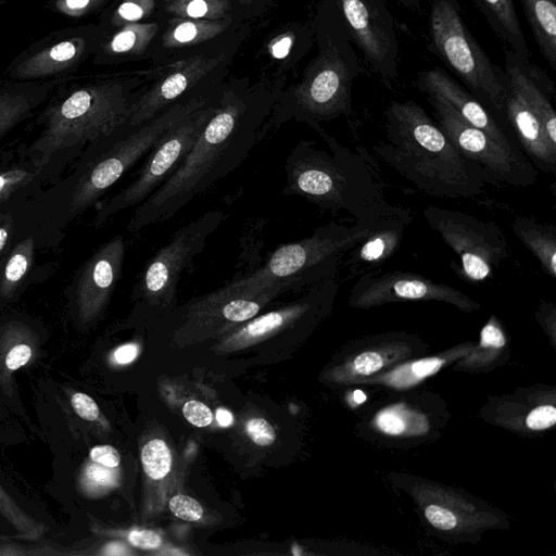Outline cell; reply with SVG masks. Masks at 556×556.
<instances>
[{
  "instance_id": "6da1fadb",
  "label": "cell",
  "mask_w": 556,
  "mask_h": 556,
  "mask_svg": "<svg viewBox=\"0 0 556 556\" xmlns=\"http://www.w3.org/2000/svg\"><path fill=\"white\" fill-rule=\"evenodd\" d=\"M274 102L239 90L219 96L190 151L175 173L139 204L127 229L138 232L175 216L182 207L238 168L260 142Z\"/></svg>"
},
{
  "instance_id": "7a4b0ae2",
  "label": "cell",
  "mask_w": 556,
  "mask_h": 556,
  "mask_svg": "<svg viewBox=\"0 0 556 556\" xmlns=\"http://www.w3.org/2000/svg\"><path fill=\"white\" fill-rule=\"evenodd\" d=\"M383 115L386 140L372 147L375 154L424 193L470 199L493 184L418 103L392 101Z\"/></svg>"
},
{
  "instance_id": "3957f363",
  "label": "cell",
  "mask_w": 556,
  "mask_h": 556,
  "mask_svg": "<svg viewBox=\"0 0 556 556\" xmlns=\"http://www.w3.org/2000/svg\"><path fill=\"white\" fill-rule=\"evenodd\" d=\"M330 151L312 140H300L285 164L286 195H296L323 210L344 211L355 222L375 223L413 212L387 201L383 188L366 160L337 141L321 126L314 129Z\"/></svg>"
},
{
  "instance_id": "277c9868",
  "label": "cell",
  "mask_w": 556,
  "mask_h": 556,
  "mask_svg": "<svg viewBox=\"0 0 556 556\" xmlns=\"http://www.w3.org/2000/svg\"><path fill=\"white\" fill-rule=\"evenodd\" d=\"M317 26L319 53L303 81L264 124L261 139L289 119L306 123L315 129L320 123L352 114V87L361 65L334 0H327L321 5Z\"/></svg>"
},
{
  "instance_id": "5b68a950",
  "label": "cell",
  "mask_w": 556,
  "mask_h": 556,
  "mask_svg": "<svg viewBox=\"0 0 556 556\" xmlns=\"http://www.w3.org/2000/svg\"><path fill=\"white\" fill-rule=\"evenodd\" d=\"M67 81L56 88L40 115L43 128L29 149L34 164L41 168L61 152L90 146L114 132L129 119L140 97L131 80L100 79L79 86H67Z\"/></svg>"
},
{
  "instance_id": "8992f818",
  "label": "cell",
  "mask_w": 556,
  "mask_h": 556,
  "mask_svg": "<svg viewBox=\"0 0 556 556\" xmlns=\"http://www.w3.org/2000/svg\"><path fill=\"white\" fill-rule=\"evenodd\" d=\"M213 97L203 93L184 98L153 118L140 124H130L127 121L108 137L90 144L88 160L71 194V217L91 207L149 153L170 127L206 104Z\"/></svg>"
},
{
  "instance_id": "52a82bcc",
  "label": "cell",
  "mask_w": 556,
  "mask_h": 556,
  "mask_svg": "<svg viewBox=\"0 0 556 556\" xmlns=\"http://www.w3.org/2000/svg\"><path fill=\"white\" fill-rule=\"evenodd\" d=\"M376 223L330 222L319 226L311 236L280 245L261 266L230 283L241 289L280 285L298 291L337 277L342 258L368 236Z\"/></svg>"
},
{
  "instance_id": "ba28073f",
  "label": "cell",
  "mask_w": 556,
  "mask_h": 556,
  "mask_svg": "<svg viewBox=\"0 0 556 556\" xmlns=\"http://www.w3.org/2000/svg\"><path fill=\"white\" fill-rule=\"evenodd\" d=\"M428 49L483 105L503 111L508 88L505 71L491 62L475 39L464 22L457 0H431Z\"/></svg>"
},
{
  "instance_id": "9c48e42d",
  "label": "cell",
  "mask_w": 556,
  "mask_h": 556,
  "mask_svg": "<svg viewBox=\"0 0 556 556\" xmlns=\"http://www.w3.org/2000/svg\"><path fill=\"white\" fill-rule=\"evenodd\" d=\"M224 219V212L208 211L177 229L153 254L132 289V298L142 312L163 314L175 307L182 271L203 252Z\"/></svg>"
},
{
  "instance_id": "30bf717a",
  "label": "cell",
  "mask_w": 556,
  "mask_h": 556,
  "mask_svg": "<svg viewBox=\"0 0 556 556\" xmlns=\"http://www.w3.org/2000/svg\"><path fill=\"white\" fill-rule=\"evenodd\" d=\"M218 98L214 96L162 136L147 154L136 178L98 208L93 219L94 227L103 226L121 211L141 204L175 173L215 111Z\"/></svg>"
},
{
  "instance_id": "8fae6325",
  "label": "cell",
  "mask_w": 556,
  "mask_h": 556,
  "mask_svg": "<svg viewBox=\"0 0 556 556\" xmlns=\"http://www.w3.org/2000/svg\"><path fill=\"white\" fill-rule=\"evenodd\" d=\"M424 216L459 258L460 276L470 282L489 279L509 256L507 240L494 222L432 205L424 210Z\"/></svg>"
},
{
  "instance_id": "7c38bea8",
  "label": "cell",
  "mask_w": 556,
  "mask_h": 556,
  "mask_svg": "<svg viewBox=\"0 0 556 556\" xmlns=\"http://www.w3.org/2000/svg\"><path fill=\"white\" fill-rule=\"evenodd\" d=\"M439 127L459 152L478 164L493 184L530 187L538 170L518 147L500 143L484 131L466 123L442 98L427 94Z\"/></svg>"
},
{
  "instance_id": "4fadbf2b",
  "label": "cell",
  "mask_w": 556,
  "mask_h": 556,
  "mask_svg": "<svg viewBox=\"0 0 556 556\" xmlns=\"http://www.w3.org/2000/svg\"><path fill=\"white\" fill-rule=\"evenodd\" d=\"M100 26L66 27L49 34L18 54L7 70L9 80L41 81L71 76L94 53L102 40Z\"/></svg>"
},
{
  "instance_id": "5bb4252c",
  "label": "cell",
  "mask_w": 556,
  "mask_h": 556,
  "mask_svg": "<svg viewBox=\"0 0 556 556\" xmlns=\"http://www.w3.org/2000/svg\"><path fill=\"white\" fill-rule=\"evenodd\" d=\"M351 39L368 68L387 86L399 78L400 49L394 18L383 0H334Z\"/></svg>"
},
{
  "instance_id": "9a60e30c",
  "label": "cell",
  "mask_w": 556,
  "mask_h": 556,
  "mask_svg": "<svg viewBox=\"0 0 556 556\" xmlns=\"http://www.w3.org/2000/svg\"><path fill=\"white\" fill-rule=\"evenodd\" d=\"M428 300L447 302L467 311L479 307V303L452 286L404 270L359 275L350 294V304L355 307H370L394 301Z\"/></svg>"
},
{
  "instance_id": "2e32d148",
  "label": "cell",
  "mask_w": 556,
  "mask_h": 556,
  "mask_svg": "<svg viewBox=\"0 0 556 556\" xmlns=\"http://www.w3.org/2000/svg\"><path fill=\"white\" fill-rule=\"evenodd\" d=\"M126 249L124 237L116 235L101 244L80 268L74 287L84 315H96L108 303L122 276Z\"/></svg>"
},
{
  "instance_id": "e0dca14e",
  "label": "cell",
  "mask_w": 556,
  "mask_h": 556,
  "mask_svg": "<svg viewBox=\"0 0 556 556\" xmlns=\"http://www.w3.org/2000/svg\"><path fill=\"white\" fill-rule=\"evenodd\" d=\"M415 85L427 94L442 98L469 125L484 131L502 144L516 147L489 110L442 68L433 67L420 72Z\"/></svg>"
},
{
  "instance_id": "ac0fdd59",
  "label": "cell",
  "mask_w": 556,
  "mask_h": 556,
  "mask_svg": "<svg viewBox=\"0 0 556 556\" xmlns=\"http://www.w3.org/2000/svg\"><path fill=\"white\" fill-rule=\"evenodd\" d=\"M503 111L529 161L534 167L554 175L556 146L551 143L539 117L509 83Z\"/></svg>"
},
{
  "instance_id": "d6986e66",
  "label": "cell",
  "mask_w": 556,
  "mask_h": 556,
  "mask_svg": "<svg viewBox=\"0 0 556 556\" xmlns=\"http://www.w3.org/2000/svg\"><path fill=\"white\" fill-rule=\"evenodd\" d=\"M218 63V59L195 58L173 72L150 90L141 94L135 103L128 119L130 124H140L184 99V94L204 78Z\"/></svg>"
},
{
  "instance_id": "ffe728a7",
  "label": "cell",
  "mask_w": 556,
  "mask_h": 556,
  "mask_svg": "<svg viewBox=\"0 0 556 556\" xmlns=\"http://www.w3.org/2000/svg\"><path fill=\"white\" fill-rule=\"evenodd\" d=\"M413 216H392L377 222L368 236L350 252L348 265L353 275L374 273L400 249L405 228Z\"/></svg>"
},
{
  "instance_id": "44dd1931",
  "label": "cell",
  "mask_w": 556,
  "mask_h": 556,
  "mask_svg": "<svg viewBox=\"0 0 556 556\" xmlns=\"http://www.w3.org/2000/svg\"><path fill=\"white\" fill-rule=\"evenodd\" d=\"M72 75L41 81L9 80L0 84V139L27 118L60 85Z\"/></svg>"
},
{
  "instance_id": "7402d4cb",
  "label": "cell",
  "mask_w": 556,
  "mask_h": 556,
  "mask_svg": "<svg viewBox=\"0 0 556 556\" xmlns=\"http://www.w3.org/2000/svg\"><path fill=\"white\" fill-rule=\"evenodd\" d=\"M491 29L521 61H531L513 0H473Z\"/></svg>"
},
{
  "instance_id": "603a6c76",
  "label": "cell",
  "mask_w": 556,
  "mask_h": 556,
  "mask_svg": "<svg viewBox=\"0 0 556 556\" xmlns=\"http://www.w3.org/2000/svg\"><path fill=\"white\" fill-rule=\"evenodd\" d=\"M504 71L508 83L521 94L542 123L545 134L556 146V113L549 97L535 85L520 68L517 56L506 50Z\"/></svg>"
},
{
  "instance_id": "cb8c5ba5",
  "label": "cell",
  "mask_w": 556,
  "mask_h": 556,
  "mask_svg": "<svg viewBox=\"0 0 556 556\" xmlns=\"http://www.w3.org/2000/svg\"><path fill=\"white\" fill-rule=\"evenodd\" d=\"M511 230L518 240L539 261L544 271L556 279V227L540 223L532 217L519 216L511 222Z\"/></svg>"
},
{
  "instance_id": "d4e9b609",
  "label": "cell",
  "mask_w": 556,
  "mask_h": 556,
  "mask_svg": "<svg viewBox=\"0 0 556 556\" xmlns=\"http://www.w3.org/2000/svg\"><path fill=\"white\" fill-rule=\"evenodd\" d=\"M535 42L556 70V0H520Z\"/></svg>"
},
{
  "instance_id": "484cf974",
  "label": "cell",
  "mask_w": 556,
  "mask_h": 556,
  "mask_svg": "<svg viewBox=\"0 0 556 556\" xmlns=\"http://www.w3.org/2000/svg\"><path fill=\"white\" fill-rule=\"evenodd\" d=\"M156 25L129 24L116 31L108 41L99 43L94 61L108 62L116 55L139 52L152 39Z\"/></svg>"
},
{
  "instance_id": "4316f807",
  "label": "cell",
  "mask_w": 556,
  "mask_h": 556,
  "mask_svg": "<svg viewBox=\"0 0 556 556\" xmlns=\"http://www.w3.org/2000/svg\"><path fill=\"white\" fill-rule=\"evenodd\" d=\"M35 252L31 237L20 241L11 251L0 274V291L10 296L29 271Z\"/></svg>"
},
{
  "instance_id": "83f0119b",
  "label": "cell",
  "mask_w": 556,
  "mask_h": 556,
  "mask_svg": "<svg viewBox=\"0 0 556 556\" xmlns=\"http://www.w3.org/2000/svg\"><path fill=\"white\" fill-rule=\"evenodd\" d=\"M375 422L379 430L392 435L422 433L427 430V421L424 416L403 405H394L380 410Z\"/></svg>"
},
{
  "instance_id": "f1b7e54d",
  "label": "cell",
  "mask_w": 556,
  "mask_h": 556,
  "mask_svg": "<svg viewBox=\"0 0 556 556\" xmlns=\"http://www.w3.org/2000/svg\"><path fill=\"white\" fill-rule=\"evenodd\" d=\"M141 463L149 478L161 480L172 469V452L162 439L150 440L141 450Z\"/></svg>"
},
{
  "instance_id": "f546056e",
  "label": "cell",
  "mask_w": 556,
  "mask_h": 556,
  "mask_svg": "<svg viewBox=\"0 0 556 556\" xmlns=\"http://www.w3.org/2000/svg\"><path fill=\"white\" fill-rule=\"evenodd\" d=\"M443 359L438 357L424 358L397 367L387 375L386 381L396 388L413 386L437 372L442 366Z\"/></svg>"
},
{
  "instance_id": "4dcf8cb0",
  "label": "cell",
  "mask_w": 556,
  "mask_h": 556,
  "mask_svg": "<svg viewBox=\"0 0 556 556\" xmlns=\"http://www.w3.org/2000/svg\"><path fill=\"white\" fill-rule=\"evenodd\" d=\"M222 24L210 22L185 21L177 24L169 36V43H191L218 34L223 29Z\"/></svg>"
},
{
  "instance_id": "1f68e13d",
  "label": "cell",
  "mask_w": 556,
  "mask_h": 556,
  "mask_svg": "<svg viewBox=\"0 0 556 556\" xmlns=\"http://www.w3.org/2000/svg\"><path fill=\"white\" fill-rule=\"evenodd\" d=\"M41 167H16L0 172V205L9 197L30 184L39 174Z\"/></svg>"
},
{
  "instance_id": "d6a6232c",
  "label": "cell",
  "mask_w": 556,
  "mask_h": 556,
  "mask_svg": "<svg viewBox=\"0 0 556 556\" xmlns=\"http://www.w3.org/2000/svg\"><path fill=\"white\" fill-rule=\"evenodd\" d=\"M170 9L177 14L200 20L218 18L223 15L224 8L218 0H182Z\"/></svg>"
},
{
  "instance_id": "836d02e7",
  "label": "cell",
  "mask_w": 556,
  "mask_h": 556,
  "mask_svg": "<svg viewBox=\"0 0 556 556\" xmlns=\"http://www.w3.org/2000/svg\"><path fill=\"white\" fill-rule=\"evenodd\" d=\"M168 507L176 517L186 521H199L203 517L201 504L185 494L174 495L169 500Z\"/></svg>"
},
{
  "instance_id": "e575fe53",
  "label": "cell",
  "mask_w": 556,
  "mask_h": 556,
  "mask_svg": "<svg viewBox=\"0 0 556 556\" xmlns=\"http://www.w3.org/2000/svg\"><path fill=\"white\" fill-rule=\"evenodd\" d=\"M104 0H54L55 11L68 17H81L100 7Z\"/></svg>"
},
{
  "instance_id": "d590c367",
  "label": "cell",
  "mask_w": 556,
  "mask_h": 556,
  "mask_svg": "<svg viewBox=\"0 0 556 556\" xmlns=\"http://www.w3.org/2000/svg\"><path fill=\"white\" fill-rule=\"evenodd\" d=\"M245 430L250 439L260 446L271 444L276 440V432L273 426L264 418H251Z\"/></svg>"
},
{
  "instance_id": "8d00e7d4",
  "label": "cell",
  "mask_w": 556,
  "mask_h": 556,
  "mask_svg": "<svg viewBox=\"0 0 556 556\" xmlns=\"http://www.w3.org/2000/svg\"><path fill=\"white\" fill-rule=\"evenodd\" d=\"M182 414L185 418L195 427H206L213 420L212 410L204 403L190 400L182 406Z\"/></svg>"
},
{
  "instance_id": "74e56055",
  "label": "cell",
  "mask_w": 556,
  "mask_h": 556,
  "mask_svg": "<svg viewBox=\"0 0 556 556\" xmlns=\"http://www.w3.org/2000/svg\"><path fill=\"white\" fill-rule=\"evenodd\" d=\"M556 422V408L553 405H541L527 417L526 425L532 430H544Z\"/></svg>"
},
{
  "instance_id": "f35d334b",
  "label": "cell",
  "mask_w": 556,
  "mask_h": 556,
  "mask_svg": "<svg viewBox=\"0 0 556 556\" xmlns=\"http://www.w3.org/2000/svg\"><path fill=\"white\" fill-rule=\"evenodd\" d=\"M428 521L440 530H452L457 525L456 516L448 509L439 505H429L425 509Z\"/></svg>"
},
{
  "instance_id": "ab89813d",
  "label": "cell",
  "mask_w": 556,
  "mask_h": 556,
  "mask_svg": "<svg viewBox=\"0 0 556 556\" xmlns=\"http://www.w3.org/2000/svg\"><path fill=\"white\" fill-rule=\"evenodd\" d=\"M382 366V356L372 351L359 354L353 362V369L358 375H371L378 371Z\"/></svg>"
},
{
  "instance_id": "60d3db41",
  "label": "cell",
  "mask_w": 556,
  "mask_h": 556,
  "mask_svg": "<svg viewBox=\"0 0 556 556\" xmlns=\"http://www.w3.org/2000/svg\"><path fill=\"white\" fill-rule=\"evenodd\" d=\"M128 541L140 549H156L162 545V538L152 530H132L128 534Z\"/></svg>"
},
{
  "instance_id": "b9f144b4",
  "label": "cell",
  "mask_w": 556,
  "mask_h": 556,
  "mask_svg": "<svg viewBox=\"0 0 556 556\" xmlns=\"http://www.w3.org/2000/svg\"><path fill=\"white\" fill-rule=\"evenodd\" d=\"M74 410L86 420H96L99 417V407L87 394L77 392L72 396Z\"/></svg>"
},
{
  "instance_id": "7bdbcfd3",
  "label": "cell",
  "mask_w": 556,
  "mask_h": 556,
  "mask_svg": "<svg viewBox=\"0 0 556 556\" xmlns=\"http://www.w3.org/2000/svg\"><path fill=\"white\" fill-rule=\"evenodd\" d=\"M90 458L96 464L110 468H116L121 463L118 451L111 445H98L92 447Z\"/></svg>"
},
{
  "instance_id": "ee69618b",
  "label": "cell",
  "mask_w": 556,
  "mask_h": 556,
  "mask_svg": "<svg viewBox=\"0 0 556 556\" xmlns=\"http://www.w3.org/2000/svg\"><path fill=\"white\" fill-rule=\"evenodd\" d=\"M143 15L144 8L141 4L135 0H127L118 5L112 17V23H117L118 21L136 22Z\"/></svg>"
},
{
  "instance_id": "f6af8a7d",
  "label": "cell",
  "mask_w": 556,
  "mask_h": 556,
  "mask_svg": "<svg viewBox=\"0 0 556 556\" xmlns=\"http://www.w3.org/2000/svg\"><path fill=\"white\" fill-rule=\"evenodd\" d=\"M31 356V349L27 344L15 345L7 355L5 365L15 370L24 366Z\"/></svg>"
},
{
  "instance_id": "bcb514c9",
  "label": "cell",
  "mask_w": 556,
  "mask_h": 556,
  "mask_svg": "<svg viewBox=\"0 0 556 556\" xmlns=\"http://www.w3.org/2000/svg\"><path fill=\"white\" fill-rule=\"evenodd\" d=\"M481 345L502 348L505 345V337L501 329L491 320L481 330Z\"/></svg>"
},
{
  "instance_id": "7dc6e473",
  "label": "cell",
  "mask_w": 556,
  "mask_h": 556,
  "mask_svg": "<svg viewBox=\"0 0 556 556\" xmlns=\"http://www.w3.org/2000/svg\"><path fill=\"white\" fill-rule=\"evenodd\" d=\"M90 478L100 485H112L115 483L116 473L111 470L110 467L105 466H91L90 467Z\"/></svg>"
},
{
  "instance_id": "c3c4849f",
  "label": "cell",
  "mask_w": 556,
  "mask_h": 556,
  "mask_svg": "<svg viewBox=\"0 0 556 556\" xmlns=\"http://www.w3.org/2000/svg\"><path fill=\"white\" fill-rule=\"evenodd\" d=\"M138 352L139 346L136 343H127L115 351L114 358L119 364H128L137 357Z\"/></svg>"
},
{
  "instance_id": "681fc988",
  "label": "cell",
  "mask_w": 556,
  "mask_h": 556,
  "mask_svg": "<svg viewBox=\"0 0 556 556\" xmlns=\"http://www.w3.org/2000/svg\"><path fill=\"white\" fill-rule=\"evenodd\" d=\"M292 43H293L292 36H285V37L280 38L278 41H276L273 45L271 50H270L271 55L278 60L286 58L290 52Z\"/></svg>"
},
{
  "instance_id": "f907efd6",
  "label": "cell",
  "mask_w": 556,
  "mask_h": 556,
  "mask_svg": "<svg viewBox=\"0 0 556 556\" xmlns=\"http://www.w3.org/2000/svg\"><path fill=\"white\" fill-rule=\"evenodd\" d=\"M13 229V223L11 217H5L4 220L0 223V253L5 248Z\"/></svg>"
},
{
  "instance_id": "816d5d0a",
  "label": "cell",
  "mask_w": 556,
  "mask_h": 556,
  "mask_svg": "<svg viewBox=\"0 0 556 556\" xmlns=\"http://www.w3.org/2000/svg\"><path fill=\"white\" fill-rule=\"evenodd\" d=\"M216 420L222 427H228L233 421L232 414L226 408L216 409Z\"/></svg>"
},
{
  "instance_id": "f5cc1de1",
  "label": "cell",
  "mask_w": 556,
  "mask_h": 556,
  "mask_svg": "<svg viewBox=\"0 0 556 556\" xmlns=\"http://www.w3.org/2000/svg\"><path fill=\"white\" fill-rule=\"evenodd\" d=\"M106 554L110 555H125L127 551L125 549V546L121 543H111L106 547Z\"/></svg>"
},
{
  "instance_id": "db71d44e",
  "label": "cell",
  "mask_w": 556,
  "mask_h": 556,
  "mask_svg": "<svg viewBox=\"0 0 556 556\" xmlns=\"http://www.w3.org/2000/svg\"><path fill=\"white\" fill-rule=\"evenodd\" d=\"M402 7L410 11H420V0H396Z\"/></svg>"
},
{
  "instance_id": "11a10c76",
  "label": "cell",
  "mask_w": 556,
  "mask_h": 556,
  "mask_svg": "<svg viewBox=\"0 0 556 556\" xmlns=\"http://www.w3.org/2000/svg\"><path fill=\"white\" fill-rule=\"evenodd\" d=\"M354 397H355V401H357L358 403L363 402L365 400V394L357 390L355 393H354Z\"/></svg>"
},
{
  "instance_id": "9f6ffc18",
  "label": "cell",
  "mask_w": 556,
  "mask_h": 556,
  "mask_svg": "<svg viewBox=\"0 0 556 556\" xmlns=\"http://www.w3.org/2000/svg\"><path fill=\"white\" fill-rule=\"evenodd\" d=\"M237 1H239V2H241V3H244V4H249V3H251L253 0H237Z\"/></svg>"
}]
</instances>
